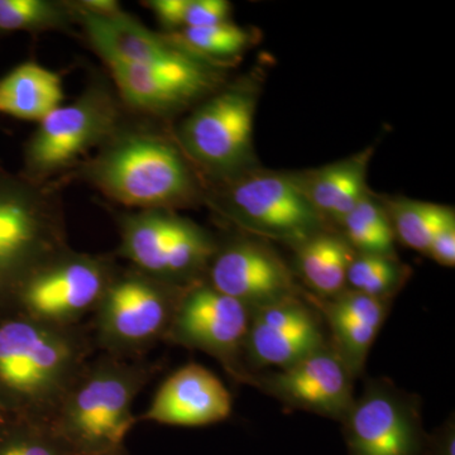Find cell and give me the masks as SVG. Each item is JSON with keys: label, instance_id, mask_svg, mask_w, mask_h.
Instances as JSON below:
<instances>
[{"label": "cell", "instance_id": "f1b7e54d", "mask_svg": "<svg viewBox=\"0 0 455 455\" xmlns=\"http://www.w3.org/2000/svg\"><path fill=\"white\" fill-rule=\"evenodd\" d=\"M0 455H75L49 423L8 415L0 423Z\"/></svg>", "mask_w": 455, "mask_h": 455}, {"label": "cell", "instance_id": "3957f363", "mask_svg": "<svg viewBox=\"0 0 455 455\" xmlns=\"http://www.w3.org/2000/svg\"><path fill=\"white\" fill-rule=\"evenodd\" d=\"M155 368L140 358L103 353L90 359L49 421L75 455H97L124 445L139 419L134 401Z\"/></svg>", "mask_w": 455, "mask_h": 455}, {"label": "cell", "instance_id": "f546056e", "mask_svg": "<svg viewBox=\"0 0 455 455\" xmlns=\"http://www.w3.org/2000/svg\"><path fill=\"white\" fill-rule=\"evenodd\" d=\"M431 259L444 267L455 266V220L448 223L434 236L427 252Z\"/></svg>", "mask_w": 455, "mask_h": 455}, {"label": "cell", "instance_id": "5b68a950", "mask_svg": "<svg viewBox=\"0 0 455 455\" xmlns=\"http://www.w3.org/2000/svg\"><path fill=\"white\" fill-rule=\"evenodd\" d=\"M61 188L0 167V309L36 269L70 247Z\"/></svg>", "mask_w": 455, "mask_h": 455}, {"label": "cell", "instance_id": "52a82bcc", "mask_svg": "<svg viewBox=\"0 0 455 455\" xmlns=\"http://www.w3.org/2000/svg\"><path fill=\"white\" fill-rule=\"evenodd\" d=\"M257 101L259 88L252 80L224 84L171 130L205 184L254 169Z\"/></svg>", "mask_w": 455, "mask_h": 455}, {"label": "cell", "instance_id": "1f68e13d", "mask_svg": "<svg viewBox=\"0 0 455 455\" xmlns=\"http://www.w3.org/2000/svg\"><path fill=\"white\" fill-rule=\"evenodd\" d=\"M71 4L84 13L98 17H114L122 14L121 3L116 0H70Z\"/></svg>", "mask_w": 455, "mask_h": 455}, {"label": "cell", "instance_id": "8fae6325", "mask_svg": "<svg viewBox=\"0 0 455 455\" xmlns=\"http://www.w3.org/2000/svg\"><path fill=\"white\" fill-rule=\"evenodd\" d=\"M107 68L127 112L155 122L188 112L226 84L224 68L187 51L152 64Z\"/></svg>", "mask_w": 455, "mask_h": 455}, {"label": "cell", "instance_id": "d6986e66", "mask_svg": "<svg viewBox=\"0 0 455 455\" xmlns=\"http://www.w3.org/2000/svg\"><path fill=\"white\" fill-rule=\"evenodd\" d=\"M68 3L89 46L103 60L107 68L152 64L184 52L163 32L151 31L127 12L119 16L98 17L75 8L70 0Z\"/></svg>", "mask_w": 455, "mask_h": 455}, {"label": "cell", "instance_id": "4316f807", "mask_svg": "<svg viewBox=\"0 0 455 455\" xmlns=\"http://www.w3.org/2000/svg\"><path fill=\"white\" fill-rule=\"evenodd\" d=\"M410 277L397 257L355 253L347 274V289L390 301Z\"/></svg>", "mask_w": 455, "mask_h": 455}, {"label": "cell", "instance_id": "ba28073f", "mask_svg": "<svg viewBox=\"0 0 455 455\" xmlns=\"http://www.w3.org/2000/svg\"><path fill=\"white\" fill-rule=\"evenodd\" d=\"M116 256L178 287L205 280L220 241L196 221L166 209L116 212Z\"/></svg>", "mask_w": 455, "mask_h": 455}, {"label": "cell", "instance_id": "277c9868", "mask_svg": "<svg viewBox=\"0 0 455 455\" xmlns=\"http://www.w3.org/2000/svg\"><path fill=\"white\" fill-rule=\"evenodd\" d=\"M130 113L112 80L92 79L74 101L47 114L27 140L22 175L40 184L68 182L71 173L121 128Z\"/></svg>", "mask_w": 455, "mask_h": 455}, {"label": "cell", "instance_id": "e0dca14e", "mask_svg": "<svg viewBox=\"0 0 455 455\" xmlns=\"http://www.w3.org/2000/svg\"><path fill=\"white\" fill-rule=\"evenodd\" d=\"M233 398L211 370L197 363L180 367L158 387L139 420L171 427H208L232 414Z\"/></svg>", "mask_w": 455, "mask_h": 455}, {"label": "cell", "instance_id": "7a4b0ae2", "mask_svg": "<svg viewBox=\"0 0 455 455\" xmlns=\"http://www.w3.org/2000/svg\"><path fill=\"white\" fill-rule=\"evenodd\" d=\"M94 347L82 325L62 328L0 309V405L8 415L49 423Z\"/></svg>", "mask_w": 455, "mask_h": 455}, {"label": "cell", "instance_id": "44dd1931", "mask_svg": "<svg viewBox=\"0 0 455 455\" xmlns=\"http://www.w3.org/2000/svg\"><path fill=\"white\" fill-rule=\"evenodd\" d=\"M65 100L61 75L36 61L12 68L0 79V113L27 122H41Z\"/></svg>", "mask_w": 455, "mask_h": 455}, {"label": "cell", "instance_id": "5bb4252c", "mask_svg": "<svg viewBox=\"0 0 455 455\" xmlns=\"http://www.w3.org/2000/svg\"><path fill=\"white\" fill-rule=\"evenodd\" d=\"M205 280L251 311L304 293L283 259L251 235L220 242Z\"/></svg>", "mask_w": 455, "mask_h": 455}, {"label": "cell", "instance_id": "d6a6232c", "mask_svg": "<svg viewBox=\"0 0 455 455\" xmlns=\"http://www.w3.org/2000/svg\"><path fill=\"white\" fill-rule=\"evenodd\" d=\"M97 455H128V451L127 449H125V445H122V447L113 449V451H106V453Z\"/></svg>", "mask_w": 455, "mask_h": 455}, {"label": "cell", "instance_id": "83f0119b", "mask_svg": "<svg viewBox=\"0 0 455 455\" xmlns=\"http://www.w3.org/2000/svg\"><path fill=\"white\" fill-rule=\"evenodd\" d=\"M143 4L166 35L228 22L232 16V4L227 0H148Z\"/></svg>", "mask_w": 455, "mask_h": 455}, {"label": "cell", "instance_id": "484cf974", "mask_svg": "<svg viewBox=\"0 0 455 455\" xmlns=\"http://www.w3.org/2000/svg\"><path fill=\"white\" fill-rule=\"evenodd\" d=\"M75 26L68 0H0V33H70Z\"/></svg>", "mask_w": 455, "mask_h": 455}, {"label": "cell", "instance_id": "9c48e42d", "mask_svg": "<svg viewBox=\"0 0 455 455\" xmlns=\"http://www.w3.org/2000/svg\"><path fill=\"white\" fill-rule=\"evenodd\" d=\"M185 289L119 266L92 314L94 346L107 355L139 358L164 340Z\"/></svg>", "mask_w": 455, "mask_h": 455}, {"label": "cell", "instance_id": "4fadbf2b", "mask_svg": "<svg viewBox=\"0 0 455 455\" xmlns=\"http://www.w3.org/2000/svg\"><path fill=\"white\" fill-rule=\"evenodd\" d=\"M347 455H425L421 401L391 379H370L343 420Z\"/></svg>", "mask_w": 455, "mask_h": 455}, {"label": "cell", "instance_id": "d4e9b609", "mask_svg": "<svg viewBox=\"0 0 455 455\" xmlns=\"http://www.w3.org/2000/svg\"><path fill=\"white\" fill-rule=\"evenodd\" d=\"M338 226L343 229L341 236L355 253L396 257V236L390 218L383 203L371 196L370 191Z\"/></svg>", "mask_w": 455, "mask_h": 455}, {"label": "cell", "instance_id": "8992f818", "mask_svg": "<svg viewBox=\"0 0 455 455\" xmlns=\"http://www.w3.org/2000/svg\"><path fill=\"white\" fill-rule=\"evenodd\" d=\"M204 204L248 235L292 248L328 230V221L311 205L296 173L254 167L205 184Z\"/></svg>", "mask_w": 455, "mask_h": 455}, {"label": "cell", "instance_id": "ac0fdd59", "mask_svg": "<svg viewBox=\"0 0 455 455\" xmlns=\"http://www.w3.org/2000/svg\"><path fill=\"white\" fill-rule=\"evenodd\" d=\"M302 296L328 324L329 346L350 374L358 379L364 372L374 340L385 324L390 301L349 289L331 299L315 298L307 291Z\"/></svg>", "mask_w": 455, "mask_h": 455}, {"label": "cell", "instance_id": "603a6c76", "mask_svg": "<svg viewBox=\"0 0 455 455\" xmlns=\"http://www.w3.org/2000/svg\"><path fill=\"white\" fill-rule=\"evenodd\" d=\"M383 205L396 239L424 254L439 230L455 220L454 209L440 204L396 197L386 200Z\"/></svg>", "mask_w": 455, "mask_h": 455}, {"label": "cell", "instance_id": "7c38bea8", "mask_svg": "<svg viewBox=\"0 0 455 455\" xmlns=\"http://www.w3.org/2000/svg\"><path fill=\"white\" fill-rule=\"evenodd\" d=\"M251 310L206 280L185 289L164 340L217 359L233 379L252 383L244 363Z\"/></svg>", "mask_w": 455, "mask_h": 455}, {"label": "cell", "instance_id": "836d02e7", "mask_svg": "<svg viewBox=\"0 0 455 455\" xmlns=\"http://www.w3.org/2000/svg\"><path fill=\"white\" fill-rule=\"evenodd\" d=\"M7 412H5V410L3 409L2 405H0V423H2V421L4 420V419L7 418Z\"/></svg>", "mask_w": 455, "mask_h": 455}, {"label": "cell", "instance_id": "ffe728a7", "mask_svg": "<svg viewBox=\"0 0 455 455\" xmlns=\"http://www.w3.org/2000/svg\"><path fill=\"white\" fill-rule=\"evenodd\" d=\"M373 147L319 169L296 173L302 191L328 223L339 224L368 193Z\"/></svg>", "mask_w": 455, "mask_h": 455}, {"label": "cell", "instance_id": "9a60e30c", "mask_svg": "<svg viewBox=\"0 0 455 455\" xmlns=\"http://www.w3.org/2000/svg\"><path fill=\"white\" fill-rule=\"evenodd\" d=\"M355 379L328 343L291 366L253 373L251 386L287 409L341 421L355 400Z\"/></svg>", "mask_w": 455, "mask_h": 455}, {"label": "cell", "instance_id": "cb8c5ba5", "mask_svg": "<svg viewBox=\"0 0 455 455\" xmlns=\"http://www.w3.org/2000/svg\"><path fill=\"white\" fill-rule=\"evenodd\" d=\"M166 36L180 49L221 68L241 56L253 42L252 33L232 20L182 29Z\"/></svg>", "mask_w": 455, "mask_h": 455}, {"label": "cell", "instance_id": "6da1fadb", "mask_svg": "<svg viewBox=\"0 0 455 455\" xmlns=\"http://www.w3.org/2000/svg\"><path fill=\"white\" fill-rule=\"evenodd\" d=\"M130 211L193 208L205 200V181L172 132L130 113L121 128L71 173Z\"/></svg>", "mask_w": 455, "mask_h": 455}, {"label": "cell", "instance_id": "2e32d148", "mask_svg": "<svg viewBox=\"0 0 455 455\" xmlns=\"http://www.w3.org/2000/svg\"><path fill=\"white\" fill-rule=\"evenodd\" d=\"M322 316L301 298L251 311L244 363L251 373L286 368L325 347Z\"/></svg>", "mask_w": 455, "mask_h": 455}, {"label": "cell", "instance_id": "4dcf8cb0", "mask_svg": "<svg viewBox=\"0 0 455 455\" xmlns=\"http://www.w3.org/2000/svg\"><path fill=\"white\" fill-rule=\"evenodd\" d=\"M425 455H455V423L453 415L434 433L427 434Z\"/></svg>", "mask_w": 455, "mask_h": 455}, {"label": "cell", "instance_id": "7402d4cb", "mask_svg": "<svg viewBox=\"0 0 455 455\" xmlns=\"http://www.w3.org/2000/svg\"><path fill=\"white\" fill-rule=\"evenodd\" d=\"M295 250V268L309 293L331 299L347 290V274L355 251L339 235L324 230Z\"/></svg>", "mask_w": 455, "mask_h": 455}, {"label": "cell", "instance_id": "30bf717a", "mask_svg": "<svg viewBox=\"0 0 455 455\" xmlns=\"http://www.w3.org/2000/svg\"><path fill=\"white\" fill-rule=\"evenodd\" d=\"M118 268L114 257L66 248L27 278L7 309L44 324L79 326L94 314Z\"/></svg>", "mask_w": 455, "mask_h": 455}]
</instances>
